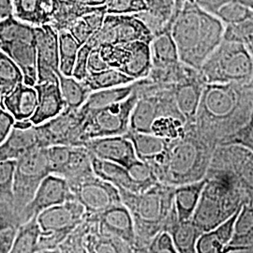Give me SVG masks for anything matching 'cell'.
Here are the masks:
<instances>
[{
	"instance_id": "obj_1",
	"label": "cell",
	"mask_w": 253,
	"mask_h": 253,
	"mask_svg": "<svg viewBox=\"0 0 253 253\" xmlns=\"http://www.w3.org/2000/svg\"><path fill=\"white\" fill-rule=\"evenodd\" d=\"M253 112V94L248 84H205L195 126L217 146L245 126Z\"/></svg>"
},
{
	"instance_id": "obj_2",
	"label": "cell",
	"mask_w": 253,
	"mask_h": 253,
	"mask_svg": "<svg viewBox=\"0 0 253 253\" xmlns=\"http://www.w3.org/2000/svg\"><path fill=\"white\" fill-rule=\"evenodd\" d=\"M170 27L181 62L199 71L224 40L226 26L195 1L188 0Z\"/></svg>"
},
{
	"instance_id": "obj_3",
	"label": "cell",
	"mask_w": 253,
	"mask_h": 253,
	"mask_svg": "<svg viewBox=\"0 0 253 253\" xmlns=\"http://www.w3.org/2000/svg\"><path fill=\"white\" fill-rule=\"evenodd\" d=\"M207 183L191 220L205 233L218 226L249 203L235 175L217 163H210Z\"/></svg>"
},
{
	"instance_id": "obj_4",
	"label": "cell",
	"mask_w": 253,
	"mask_h": 253,
	"mask_svg": "<svg viewBox=\"0 0 253 253\" xmlns=\"http://www.w3.org/2000/svg\"><path fill=\"white\" fill-rule=\"evenodd\" d=\"M216 147L200 134L195 124L188 125L185 135L171 141L156 172L159 180L175 187L204 179Z\"/></svg>"
},
{
	"instance_id": "obj_5",
	"label": "cell",
	"mask_w": 253,
	"mask_h": 253,
	"mask_svg": "<svg viewBox=\"0 0 253 253\" xmlns=\"http://www.w3.org/2000/svg\"><path fill=\"white\" fill-rule=\"evenodd\" d=\"M174 189V186L159 182L142 193L119 190L122 203L133 217L136 253H147L150 240L163 230L173 208Z\"/></svg>"
},
{
	"instance_id": "obj_6",
	"label": "cell",
	"mask_w": 253,
	"mask_h": 253,
	"mask_svg": "<svg viewBox=\"0 0 253 253\" xmlns=\"http://www.w3.org/2000/svg\"><path fill=\"white\" fill-rule=\"evenodd\" d=\"M199 73L205 84H247L253 80V57L244 43L223 40Z\"/></svg>"
},
{
	"instance_id": "obj_7",
	"label": "cell",
	"mask_w": 253,
	"mask_h": 253,
	"mask_svg": "<svg viewBox=\"0 0 253 253\" xmlns=\"http://www.w3.org/2000/svg\"><path fill=\"white\" fill-rule=\"evenodd\" d=\"M0 49L18 65L24 83L35 86L38 83L36 27L13 15L0 21Z\"/></svg>"
},
{
	"instance_id": "obj_8",
	"label": "cell",
	"mask_w": 253,
	"mask_h": 253,
	"mask_svg": "<svg viewBox=\"0 0 253 253\" xmlns=\"http://www.w3.org/2000/svg\"><path fill=\"white\" fill-rule=\"evenodd\" d=\"M138 98L139 92L137 81L135 90L124 100L86 112L79 109L83 117V145L84 142L93 138L126 134L129 129L131 112Z\"/></svg>"
},
{
	"instance_id": "obj_9",
	"label": "cell",
	"mask_w": 253,
	"mask_h": 253,
	"mask_svg": "<svg viewBox=\"0 0 253 253\" xmlns=\"http://www.w3.org/2000/svg\"><path fill=\"white\" fill-rule=\"evenodd\" d=\"M51 173L46 147L37 146L16 160L12 208L19 218L41 183Z\"/></svg>"
},
{
	"instance_id": "obj_10",
	"label": "cell",
	"mask_w": 253,
	"mask_h": 253,
	"mask_svg": "<svg viewBox=\"0 0 253 253\" xmlns=\"http://www.w3.org/2000/svg\"><path fill=\"white\" fill-rule=\"evenodd\" d=\"M109 68L118 69L136 81L147 78L153 68L150 43L142 41L100 47Z\"/></svg>"
},
{
	"instance_id": "obj_11",
	"label": "cell",
	"mask_w": 253,
	"mask_h": 253,
	"mask_svg": "<svg viewBox=\"0 0 253 253\" xmlns=\"http://www.w3.org/2000/svg\"><path fill=\"white\" fill-rule=\"evenodd\" d=\"M153 37L152 30L137 14H107L102 27L92 35L88 43L93 48L137 41L150 43Z\"/></svg>"
},
{
	"instance_id": "obj_12",
	"label": "cell",
	"mask_w": 253,
	"mask_h": 253,
	"mask_svg": "<svg viewBox=\"0 0 253 253\" xmlns=\"http://www.w3.org/2000/svg\"><path fill=\"white\" fill-rule=\"evenodd\" d=\"M69 185L75 200L84 206L87 216L99 215L122 204L118 188L95 173Z\"/></svg>"
},
{
	"instance_id": "obj_13",
	"label": "cell",
	"mask_w": 253,
	"mask_h": 253,
	"mask_svg": "<svg viewBox=\"0 0 253 253\" xmlns=\"http://www.w3.org/2000/svg\"><path fill=\"white\" fill-rule=\"evenodd\" d=\"M82 117L79 109L65 108L58 116L35 126L39 146L51 145H83Z\"/></svg>"
},
{
	"instance_id": "obj_14",
	"label": "cell",
	"mask_w": 253,
	"mask_h": 253,
	"mask_svg": "<svg viewBox=\"0 0 253 253\" xmlns=\"http://www.w3.org/2000/svg\"><path fill=\"white\" fill-rule=\"evenodd\" d=\"M75 200L68 181L62 176L50 173L41 183L33 199L20 215V225L28 221L43 210L66 202Z\"/></svg>"
},
{
	"instance_id": "obj_15",
	"label": "cell",
	"mask_w": 253,
	"mask_h": 253,
	"mask_svg": "<svg viewBox=\"0 0 253 253\" xmlns=\"http://www.w3.org/2000/svg\"><path fill=\"white\" fill-rule=\"evenodd\" d=\"M211 162L225 167L235 175L253 205V152L240 145H217Z\"/></svg>"
},
{
	"instance_id": "obj_16",
	"label": "cell",
	"mask_w": 253,
	"mask_h": 253,
	"mask_svg": "<svg viewBox=\"0 0 253 253\" xmlns=\"http://www.w3.org/2000/svg\"><path fill=\"white\" fill-rule=\"evenodd\" d=\"M38 83L58 80L59 41L58 31L51 24L36 27Z\"/></svg>"
},
{
	"instance_id": "obj_17",
	"label": "cell",
	"mask_w": 253,
	"mask_h": 253,
	"mask_svg": "<svg viewBox=\"0 0 253 253\" xmlns=\"http://www.w3.org/2000/svg\"><path fill=\"white\" fill-rule=\"evenodd\" d=\"M86 217L80 202L72 200L41 212L37 220L42 233H62L69 235Z\"/></svg>"
},
{
	"instance_id": "obj_18",
	"label": "cell",
	"mask_w": 253,
	"mask_h": 253,
	"mask_svg": "<svg viewBox=\"0 0 253 253\" xmlns=\"http://www.w3.org/2000/svg\"><path fill=\"white\" fill-rule=\"evenodd\" d=\"M83 145L96 158L118 163L126 168L139 160L132 142L126 135L93 138L84 142Z\"/></svg>"
},
{
	"instance_id": "obj_19",
	"label": "cell",
	"mask_w": 253,
	"mask_h": 253,
	"mask_svg": "<svg viewBox=\"0 0 253 253\" xmlns=\"http://www.w3.org/2000/svg\"><path fill=\"white\" fill-rule=\"evenodd\" d=\"M89 217L97 220L100 232L122 240L136 253L137 241L133 217L123 203L99 215Z\"/></svg>"
},
{
	"instance_id": "obj_20",
	"label": "cell",
	"mask_w": 253,
	"mask_h": 253,
	"mask_svg": "<svg viewBox=\"0 0 253 253\" xmlns=\"http://www.w3.org/2000/svg\"><path fill=\"white\" fill-rule=\"evenodd\" d=\"M35 88L38 93V104L30 121L34 126H38L58 116L66 106L59 86V79L37 84Z\"/></svg>"
},
{
	"instance_id": "obj_21",
	"label": "cell",
	"mask_w": 253,
	"mask_h": 253,
	"mask_svg": "<svg viewBox=\"0 0 253 253\" xmlns=\"http://www.w3.org/2000/svg\"><path fill=\"white\" fill-rule=\"evenodd\" d=\"M125 135L132 142L138 159L148 163L155 172L162 166L172 140H166L152 133L128 130Z\"/></svg>"
},
{
	"instance_id": "obj_22",
	"label": "cell",
	"mask_w": 253,
	"mask_h": 253,
	"mask_svg": "<svg viewBox=\"0 0 253 253\" xmlns=\"http://www.w3.org/2000/svg\"><path fill=\"white\" fill-rule=\"evenodd\" d=\"M204 86L200 73L196 77L172 84L175 103L188 125L195 124Z\"/></svg>"
},
{
	"instance_id": "obj_23",
	"label": "cell",
	"mask_w": 253,
	"mask_h": 253,
	"mask_svg": "<svg viewBox=\"0 0 253 253\" xmlns=\"http://www.w3.org/2000/svg\"><path fill=\"white\" fill-rule=\"evenodd\" d=\"M37 104L38 93L35 86L27 85L24 82L1 98V107L9 112L15 121L32 118Z\"/></svg>"
},
{
	"instance_id": "obj_24",
	"label": "cell",
	"mask_w": 253,
	"mask_h": 253,
	"mask_svg": "<svg viewBox=\"0 0 253 253\" xmlns=\"http://www.w3.org/2000/svg\"><path fill=\"white\" fill-rule=\"evenodd\" d=\"M163 230L167 231L172 235L177 253H196L197 241L203 232L193 223L191 219L182 221L179 220L174 208H172Z\"/></svg>"
},
{
	"instance_id": "obj_25",
	"label": "cell",
	"mask_w": 253,
	"mask_h": 253,
	"mask_svg": "<svg viewBox=\"0 0 253 253\" xmlns=\"http://www.w3.org/2000/svg\"><path fill=\"white\" fill-rule=\"evenodd\" d=\"M37 146H39V138L35 126L27 129L13 126L6 140L0 144V162L18 160Z\"/></svg>"
},
{
	"instance_id": "obj_26",
	"label": "cell",
	"mask_w": 253,
	"mask_h": 253,
	"mask_svg": "<svg viewBox=\"0 0 253 253\" xmlns=\"http://www.w3.org/2000/svg\"><path fill=\"white\" fill-rule=\"evenodd\" d=\"M12 8L15 18L33 27L52 23L53 0H12Z\"/></svg>"
},
{
	"instance_id": "obj_27",
	"label": "cell",
	"mask_w": 253,
	"mask_h": 253,
	"mask_svg": "<svg viewBox=\"0 0 253 253\" xmlns=\"http://www.w3.org/2000/svg\"><path fill=\"white\" fill-rule=\"evenodd\" d=\"M240 209L237 210L235 215L229 217L218 226L203 233L197 241L196 253H224L227 246L230 244L233 239L235 233V219Z\"/></svg>"
},
{
	"instance_id": "obj_28",
	"label": "cell",
	"mask_w": 253,
	"mask_h": 253,
	"mask_svg": "<svg viewBox=\"0 0 253 253\" xmlns=\"http://www.w3.org/2000/svg\"><path fill=\"white\" fill-rule=\"evenodd\" d=\"M91 156L92 168L97 176L103 180L108 181L116 186L118 190L123 189L133 193H141V190L135 181L133 180L127 168L118 163L100 160L93 155Z\"/></svg>"
},
{
	"instance_id": "obj_29",
	"label": "cell",
	"mask_w": 253,
	"mask_h": 253,
	"mask_svg": "<svg viewBox=\"0 0 253 253\" xmlns=\"http://www.w3.org/2000/svg\"><path fill=\"white\" fill-rule=\"evenodd\" d=\"M207 178L175 186L173 208L179 220H190L198 206Z\"/></svg>"
},
{
	"instance_id": "obj_30",
	"label": "cell",
	"mask_w": 253,
	"mask_h": 253,
	"mask_svg": "<svg viewBox=\"0 0 253 253\" xmlns=\"http://www.w3.org/2000/svg\"><path fill=\"white\" fill-rule=\"evenodd\" d=\"M152 69H163L180 62L178 49L172 36L171 29H165L154 35L150 42Z\"/></svg>"
},
{
	"instance_id": "obj_31",
	"label": "cell",
	"mask_w": 253,
	"mask_h": 253,
	"mask_svg": "<svg viewBox=\"0 0 253 253\" xmlns=\"http://www.w3.org/2000/svg\"><path fill=\"white\" fill-rule=\"evenodd\" d=\"M253 241V205L242 206L235 219V233L224 253H248Z\"/></svg>"
},
{
	"instance_id": "obj_32",
	"label": "cell",
	"mask_w": 253,
	"mask_h": 253,
	"mask_svg": "<svg viewBox=\"0 0 253 253\" xmlns=\"http://www.w3.org/2000/svg\"><path fill=\"white\" fill-rule=\"evenodd\" d=\"M95 172L92 168V156L84 145H73L70 159L59 176L69 184L82 180Z\"/></svg>"
},
{
	"instance_id": "obj_33",
	"label": "cell",
	"mask_w": 253,
	"mask_h": 253,
	"mask_svg": "<svg viewBox=\"0 0 253 253\" xmlns=\"http://www.w3.org/2000/svg\"><path fill=\"white\" fill-rule=\"evenodd\" d=\"M136 85L137 81L118 87L92 91L80 109L84 112H86L94 109L105 107L113 103L124 100L135 90Z\"/></svg>"
},
{
	"instance_id": "obj_34",
	"label": "cell",
	"mask_w": 253,
	"mask_h": 253,
	"mask_svg": "<svg viewBox=\"0 0 253 253\" xmlns=\"http://www.w3.org/2000/svg\"><path fill=\"white\" fill-rule=\"evenodd\" d=\"M59 86L66 108L78 110L85 102L92 91L84 82L77 80L73 76H65L58 73Z\"/></svg>"
},
{
	"instance_id": "obj_35",
	"label": "cell",
	"mask_w": 253,
	"mask_h": 253,
	"mask_svg": "<svg viewBox=\"0 0 253 253\" xmlns=\"http://www.w3.org/2000/svg\"><path fill=\"white\" fill-rule=\"evenodd\" d=\"M135 81L132 77H129L114 68H108L98 73H88V75L84 80L91 91L118 87L132 84Z\"/></svg>"
},
{
	"instance_id": "obj_36",
	"label": "cell",
	"mask_w": 253,
	"mask_h": 253,
	"mask_svg": "<svg viewBox=\"0 0 253 253\" xmlns=\"http://www.w3.org/2000/svg\"><path fill=\"white\" fill-rule=\"evenodd\" d=\"M41 234L42 230L37 217L19 225L11 253H37Z\"/></svg>"
},
{
	"instance_id": "obj_37",
	"label": "cell",
	"mask_w": 253,
	"mask_h": 253,
	"mask_svg": "<svg viewBox=\"0 0 253 253\" xmlns=\"http://www.w3.org/2000/svg\"><path fill=\"white\" fill-rule=\"evenodd\" d=\"M58 41L59 72L65 76H73L77 54L82 45L67 29L58 31Z\"/></svg>"
},
{
	"instance_id": "obj_38",
	"label": "cell",
	"mask_w": 253,
	"mask_h": 253,
	"mask_svg": "<svg viewBox=\"0 0 253 253\" xmlns=\"http://www.w3.org/2000/svg\"><path fill=\"white\" fill-rule=\"evenodd\" d=\"M187 122L172 116H162L154 120L150 133L166 140H176L186 134Z\"/></svg>"
},
{
	"instance_id": "obj_39",
	"label": "cell",
	"mask_w": 253,
	"mask_h": 253,
	"mask_svg": "<svg viewBox=\"0 0 253 253\" xmlns=\"http://www.w3.org/2000/svg\"><path fill=\"white\" fill-rule=\"evenodd\" d=\"M24 82V75L18 65L0 49V89L2 96Z\"/></svg>"
},
{
	"instance_id": "obj_40",
	"label": "cell",
	"mask_w": 253,
	"mask_h": 253,
	"mask_svg": "<svg viewBox=\"0 0 253 253\" xmlns=\"http://www.w3.org/2000/svg\"><path fill=\"white\" fill-rule=\"evenodd\" d=\"M225 26L237 25L253 18V10L235 0L224 2L214 13Z\"/></svg>"
},
{
	"instance_id": "obj_41",
	"label": "cell",
	"mask_w": 253,
	"mask_h": 253,
	"mask_svg": "<svg viewBox=\"0 0 253 253\" xmlns=\"http://www.w3.org/2000/svg\"><path fill=\"white\" fill-rule=\"evenodd\" d=\"M16 160L0 162V202L12 205Z\"/></svg>"
},
{
	"instance_id": "obj_42",
	"label": "cell",
	"mask_w": 253,
	"mask_h": 253,
	"mask_svg": "<svg viewBox=\"0 0 253 253\" xmlns=\"http://www.w3.org/2000/svg\"><path fill=\"white\" fill-rule=\"evenodd\" d=\"M224 40L244 43L253 57V18L225 27Z\"/></svg>"
},
{
	"instance_id": "obj_43",
	"label": "cell",
	"mask_w": 253,
	"mask_h": 253,
	"mask_svg": "<svg viewBox=\"0 0 253 253\" xmlns=\"http://www.w3.org/2000/svg\"><path fill=\"white\" fill-rule=\"evenodd\" d=\"M73 145H55L46 147L51 173L59 175L68 163Z\"/></svg>"
},
{
	"instance_id": "obj_44",
	"label": "cell",
	"mask_w": 253,
	"mask_h": 253,
	"mask_svg": "<svg viewBox=\"0 0 253 253\" xmlns=\"http://www.w3.org/2000/svg\"><path fill=\"white\" fill-rule=\"evenodd\" d=\"M105 8L107 14H137L148 10L144 0H108Z\"/></svg>"
},
{
	"instance_id": "obj_45",
	"label": "cell",
	"mask_w": 253,
	"mask_h": 253,
	"mask_svg": "<svg viewBox=\"0 0 253 253\" xmlns=\"http://www.w3.org/2000/svg\"><path fill=\"white\" fill-rule=\"evenodd\" d=\"M147 253H177L172 235L165 230H162L150 240Z\"/></svg>"
},
{
	"instance_id": "obj_46",
	"label": "cell",
	"mask_w": 253,
	"mask_h": 253,
	"mask_svg": "<svg viewBox=\"0 0 253 253\" xmlns=\"http://www.w3.org/2000/svg\"><path fill=\"white\" fill-rule=\"evenodd\" d=\"M240 145L247 147L253 153V112L249 122L230 136L222 145Z\"/></svg>"
},
{
	"instance_id": "obj_47",
	"label": "cell",
	"mask_w": 253,
	"mask_h": 253,
	"mask_svg": "<svg viewBox=\"0 0 253 253\" xmlns=\"http://www.w3.org/2000/svg\"><path fill=\"white\" fill-rule=\"evenodd\" d=\"M93 48L87 42L81 46L73 69V76L77 80L84 81L88 75V57Z\"/></svg>"
},
{
	"instance_id": "obj_48",
	"label": "cell",
	"mask_w": 253,
	"mask_h": 253,
	"mask_svg": "<svg viewBox=\"0 0 253 253\" xmlns=\"http://www.w3.org/2000/svg\"><path fill=\"white\" fill-rule=\"evenodd\" d=\"M68 30L72 33V35L77 40V42L81 45L86 43L92 35L94 34L90 27L87 25V23L84 20L83 17L76 19L68 28Z\"/></svg>"
},
{
	"instance_id": "obj_49",
	"label": "cell",
	"mask_w": 253,
	"mask_h": 253,
	"mask_svg": "<svg viewBox=\"0 0 253 253\" xmlns=\"http://www.w3.org/2000/svg\"><path fill=\"white\" fill-rule=\"evenodd\" d=\"M19 225V218L12 205L0 202V232L9 227Z\"/></svg>"
},
{
	"instance_id": "obj_50",
	"label": "cell",
	"mask_w": 253,
	"mask_h": 253,
	"mask_svg": "<svg viewBox=\"0 0 253 253\" xmlns=\"http://www.w3.org/2000/svg\"><path fill=\"white\" fill-rule=\"evenodd\" d=\"M19 226H10L0 232V253H11Z\"/></svg>"
},
{
	"instance_id": "obj_51",
	"label": "cell",
	"mask_w": 253,
	"mask_h": 253,
	"mask_svg": "<svg viewBox=\"0 0 253 253\" xmlns=\"http://www.w3.org/2000/svg\"><path fill=\"white\" fill-rule=\"evenodd\" d=\"M15 119L5 109L0 108V144L9 136L14 126Z\"/></svg>"
},
{
	"instance_id": "obj_52",
	"label": "cell",
	"mask_w": 253,
	"mask_h": 253,
	"mask_svg": "<svg viewBox=\"0 0 253 253\" xmlns=\"http://www.w3.org/2000/svg\"><path fill=\"white\" fill-rule=\"evenodd\" d=\"M109 66L100 54L99 48H93L88 57V72L98 73L108 69Z\"/></svg>"
},
{
	"instance_id": "obj_53",
	"label": "cell",
	"mask_w": 253,
	"mask_h": 253,
	"mask_svg": "<svg viewBox=\"0 0 253 253\" xmlns=\"http://www.w3.org/2000/svg\"><path fill=\"white\" fill-rule=\"evenodd\" d=\"M195 1L202 9H206L210 13H215V11L228 0H193Z\"/></svg>"
},
{
	"instance_id": "obj_54",
	"label": "cell",
	"mask_w": 253,
	"mask_h": 253,
	"mask_svg": "<svg viewBox=\"0 0 253 253\" xmlns=\"http://www.w3.org/2000/svg\"><path fill=\"white\" fill-rule=\"evenodd\" d=\"M13 15L12 0H0V21Z\"/></svg>"
},
{
	"instance_id": "obj_55",
	"label": "cell",
	"mask_w": 253,
	"mask_h": 253,
	"mask_svg": "<svg viewBox=\"0 0 253 253\" xmlns=\"http://www.w3.org/2000/svg\"><path fill=\"white\" fill-rule=\"evenodd\" d=\"M108 0H76L79 4L85 7H91V8H99V7H104L106 5Z\"/></svg>"
},
{
	"instance_id": "obj_56",
	"label": "cell",
	"mask_w": 253,
	"mask_h": 253,
	"mask_svg": "<svg viewBox=\"0 0 253 253\" xmlns=\"http://www.w3.org/2000/svg\"><path fill=\"white\" fill-rule=\"evenodd\" d=\"M188 0H175V4H174V9H173V13H172V18L170 20V22L167 24V27H170V23L172 22V19L174 18L179 12L181 11V9H183L185 3L187 2ZM193 1V0H192Z\"/></svg>"
},
{
	"instance_id": "obj_57",
	"label": "cell",
	"mask_w": 253,
	"mask_h": 253,
	"mask_svg": "<svg viewBox=\"0 0 253 253\" xmlns=\"http://www.w3.org/2000/svg\"><path fill=\"white\" fill-rule=\"evenodd\" d=\"M34 126L32 124V122L30 121V119H27V120H18V121H15L14 123V127H17V128H21V129H27L29 128L31 126Z\"/></svg>"
},
{
	"instance_id": "obj_58",
	"label": "cell",
	"mask_w": 253,
	"mask_h": 253,
	"mask_svg": "<svg viewBox=\"0 0 253 253\" xmlns=\"http://www.w3.org/2000/svg\"><path fill=\"white\" fill-rule=\"evenodd\" d=\"M235 1L239 2L240 4L244 5L245 7L253 10V0H235Z\"/></svg>"
},
{
	"instance_id": "obj_59",
	"label": "cell",
	"mask_w": 253,
	"mask_h": 253,
	"mask_svg": "<svg viewBox=\"0 0 253 253\" xmlns=\"http://www.w3.org/2000/svg\"><path fill=\"white\" fill-rule=\"evenodd\" d=\"M248 253H253V241L252 242V244L250 245L249 249H248Z\"/></svg>"
},
{
	"instance_id": "obj_60",
	"label": "cell",
	"mask_w": 253,
	"mask_h": 253,
	"mask_svg": "<svg viewBox=\"0 0 253 253\" xmlns=\"http://www.w3.org/2000/svg\"><path fill=\"white\" fill-rule=\"evenodd\" d=\"M1 98H2V92H1V89H0V100H1Z\"/></svg>"
}]
</instances>
